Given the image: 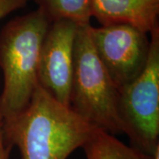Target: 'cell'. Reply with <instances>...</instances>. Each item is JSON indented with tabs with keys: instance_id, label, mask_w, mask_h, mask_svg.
<instances>
[{
	"instance_id": "6da1fadb",
	"label": "cell",
	"mask_w": 159,
	"mask_h": 159,
	"mask_svg": "<svg viewBox=\"0 0 159 159\" xmlns=\"http://www.w3.org/2000/svg\"><path fill=\"white\" fill-rule=\"evenodd\" d=\"M3 121L6 141L21 159H67L97 129L39 85L22 112Z\"/></svg>"
},
{
	"instance_id": "8992f818",
	"label": "cell",
	"mask_w": 159,
	"mask_h": 159,
	"mask_svg": "<svg viewBox=\"0 0 159 159\" xmlns=\"http://www.w3.org/2000/svg\"><path fill=\"white\" fill-rule=\"evenodd\" d=\"M77 29L78 25L70 20L51 22L40 52L38 85L66 106H69Z\"/></svg>"
},
{
	"instance_id": "8fae6325",
	"label": "cell",
	"mask_w": 159,
	"mask_h": 159,
	"mask_svg": "<svg viewBox=\"0 0 159 159\" xmlns=\"http://www.w3.org/2000/svg\"><path fill=\"white\" fill-rule=\"evenodd\" d=\"M12 147L6 141L4 132V121L0 111V159H10Z\"/></svg>"
},
{
	"instance_id": "9c48e42d",
	"label": "cell",
	"mask_w": 159,
	"mask_h": 159,
	"mask_svg": "<svg viewBox=\"0 0 159 159\" xmlns=\"http://www.w3.org/2000/svg\"><path fill=\"white\" fill-rule=\"evenodd\" d=\"M51 22L70 20L78 26L90 24L92 0H31Z\"/></svg>"
},
{
	"instance_id": "7c38bea8",
	"label": "cell",
	"mask_w": 159,
	"mask_h": 159,
	"mask_svg": "<svg viewBox=\"0 0 159 159\" xmlns=\"http://www.w3.org/2000/svg\"><path fill=\"white\" fill-rule=\"evenodd\" d=\"M153 159H159V147L157 148L153 155Z\"/></svg>"
},
{
	"instance_id": "3957f363",
	"label": "cell",
	"mask_w": 159,
	"mask_h": 159,
	"mask_svg": "<svg viewBox=\"0 0 159 159\" xmlns=\"http://www.w3.org/2000/svg\"><path fill=\"white\" fill-rule=\"evenodd\" d=\"M90 26H78L76 32L69 107L97 128L111 134H123L119 90L95 51Z\"/></svg>"
},
{
	"instance_id": "52a82bcc",
	"label": "cell",
	"mask_w": 159,
	"mask_h": 159,
	"mask_svg": "<svg viewBox=\"0 0 159 159\" xmlns=\"http://www.w3.org/2000/svg\"><path fill=\"white\" fill-rule=\"evenodd\" d=\"M158 14L159 0H92V18L101 26L127 24L149 34Z\"/></svg>"
},
{
	"instance_id": "7a4b0ae2",
	"label": "cell",
	"mask_w": 159,
	"mask_h": 159,
	"mask_svg": "<svg viewBox=\"0 0 159 159\" xmlns=\"http://www.w3.org/2000/svg\"><path fill=\"white\" fill-rule=\"evenodd\" d=\"M51 23L36 9L13 18L0 32V68L4 76L0 111L4 120L22 112L34 96L41 47Z\"/></svg>"
},
{
	"instance_id": "30bf717a",
	"label": "cell",
	"mask_w": 159,
	"mask_h": 159,
	"mask_svg": "<svg viewBox=\"0 0 159 159\" xmlns=\"http://www.w3.org/2000/svg\"><path fill=\"white\" fill-rule=\"evenodd\" d=\"M31 0H0V19L22 8Z\"/></svg>"
},
{
	"instance_id": "277c9868",
	"label": "cell",
	"mask_w": 159,
	"mask_h": 159,
	"mask_svg": "<svg viewBox=\"0 0 159 159\" xmlns=\"http://www.w3.org/2000/svg\"><path fill=\"white\" fill-rule=\"evenodd\" d=\"M149 35L148 61L142 74L119 89V114L132 147L153 156L159 147V27Z\"/></svg>"
},
{
	"instance_id": "ba28073f",
	"label": "cell",
	"mask_w": 159,
	"mask_h": 159,
	"mask_svg": "<svg viewBox=\"0 0 159 159\" xmlns=\"http://www.w3.org/2000/svg\"><path fill=\"white\" fill-rule=\"evenodd\" d=\"M86 159H153L138 148L120 142L106 131L97 128L82 146Z\"/></svg>"
},
{
	"instance_id": "5b68a950",
	"label": "cell",
	"mask_w": 159,
	"mask_h": 159,
	"mask_svg": "<svg viewBox=\"0 0 159 159\" xmlns=\"http://www.w3.org/2000/svg\"><path fill=\"white\" fill-rule=\"evenodd\" d=\"M89 31L97 56L119 90L142 74L150 48L148 34L127 24L90 26Z\"/></svg>"
}]
</instances>
